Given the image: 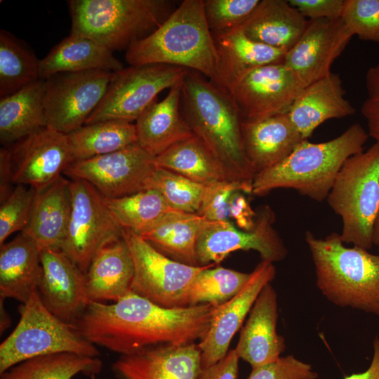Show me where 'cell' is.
<instances>
[{
  "mask_svg": "<svg viewBox=\"0 0 379 379\" xmlns=\"http://www.w3.org/2000/svg\"><path fill=\"white\" fill-rule=\"evenodd\" d=\"M217 308L209 304L165 308L130 292L112 304L90 302L73 325L93 345L127 355L200 341Z\"/></svg>",
  "mask_w": 379,
  "mask_h": 379,
  "instance_id": "obj_1",
  "label": "cell"
},
{
  "mask_svg": "<svg viewBox=\"0 0 379 379\" xmlns=\"http://www.w3.org/2000/svg\"><path fill=\"white\" fill-rule=\"evenodd\" d=\"M180 111L227 180L252 184L255 173L244 148L242 118L232 97L200 73L189 70L182 80Z\"/></svg>",
  "mask_w": 379,
  "mask_h": 379,
  "instance_id": "obj_2",
  "label": "cell"
},
{
  "mask_svg": "<svg viewBox=\"0 0 379 379\" xmlns=\"http://www.w3.org/2000/svg\"><path fill=\"white\" fill-rule=\"evenodd\" d=\"M368 138V132L357 123L328 141L304 140L284 161L255 175L251 194L263 196L275 189H292L322 201L345 161L364 150Z\"/></svg>",
  "mask_w": 379,
  "mask_h": 379,
  "instance_id": "obj_3",
  "label": "cell"
},
{
  "mask_svg": "<svg viewBox=\"0 0 379 379\" xmlns=\"http://www.w3.org/2000/svg\"><path fill=\"white\" fill-rule=\"evenodd\" d=\"M129 65L164 64L195 71L208 80L218 53L204 13V0H184L152 34L126 50Z\"/></svg>",
  "mask_w": 379,
  "mask_h": 379,
  "instance_id": "obj_4",
  "label": "cell"
},
{
  "mask_svg": "<svg viewBox=\"0 0 379 379\" xmlns=\"http://www.w3.org/2000/svg\"><path fill=\"white\" fill-rule=\"evenodd\" d=\"M305 241L322 294L338 306L379 316V255L346 247L337 232L318 238L307 231Z\"/></svg>",
  "mask_w": 379,
  "mask_h": 379,
  "instance_id": "obj_5",
  "label": "cell"
},
{
  "mask_svg": "<svg viewBox=\"0 0 379 379\" xmlns=\"http://www.w3.org/2000/svg\"><path fill=\"white\" fill-rule=\"evenodd\" d=\"M68 5L70 33L112 52L149 36L177 8L171 0H70Z\"/></svg>",
  "mask_w": 379,
  "mask_h": 379,
  "instance_id": "obj_6",
  "label": "cell"
},
{
  "mask_svg": "<svg viewBox=\"0 0 379 379\" xmlns=\"http://www.w3.org/2000/svg\"><path fill=\"white\" fill-rule=\"evenodd\" d=\"M326 200L341 218L343 242L371 249L379 213V142L345 161Z\"/></svg>",
  "mask_w": 379,
  "mask_h": 379,
  "instance_id": "obj_7",
  "label": "cell"
},
{
  "mask_svg": "<svg viewBox=\"0 0 379 379\" xmlns=\"http://www.w3.org/2000/svg\"><path fill=\"white\" fill-rule=\"evenodd\" d=\"M20 320L0 345V374L35 357L72 352L98 357L96 345L86 340L73 324L64 322L44 305L38 290L19 307Z\"/></svg>",
  "mask_w": 379,
  "mask_h": 379,
  "instance_id": "obj_8",
  "label": "cell"
},
{
  "mask_svg": "<svg viewBox=\"0 0 379 379\" xmlns=\"http://www.w3.org/2000/svg\"><path fill=\"white\" fill-rule=\"evenodd\" d=\"M189 70L169 65L147 64L129 65L114 72L101 102L85 124L110 120L135 121L159 93L180 83Z\"/></svg>",
  "mask_w": 379,
  "mask_h": 379,
  "instance_id": "obj_9",
  "label": "cell"
},
{
  "mask_svg": "<svg viewBox=\"0 0 379 379\" xmlns=\"http://www.w3.org/2000/svg\"><path fill=\"white\" fill-rule=\"evenodd\" d=\"M122 237L133 263L131 292L162 307H187L194 279L212 263L194 267L173 260L128 229Z\"/></svg>",
  "mask_w": 379,
  "mask_h": 379,
  "instance_id": "obj_10",
  "label": "cell"
},
{
  "mask_svg": "<svg viewBox=\"0 0 379 379\" xmlns=\"http://www.w3.org/2000/svg\"><path fill=\"white\" fill-rule=\"evenodd\" d=\"M72 209L60 249L86 274L100 248L122 238L105 197L88 182L70 179Z\"/></svg>",
  "mask_w": 379,
  "mask_h": 379,
  "instance_id": "obj_11",
  "label": "cell"
},
{
  "mask_svg": "<svg viewBox=\"0 0 379 379\" xmlns=\"http://www.w3.org/2000/svg\"><path fill=\"white\" fill-rule=\"evenodd\" d=\"M114 72L59 73L46 79V126L69 134L84 126L101 102Z\"/></svg>",
  "mask_w": 379,
  "mask_h": 379,
  "instance_id": "obj_12",
  "label": "cell"
},
{
  "mask_svg": "<svg viewBox=\"0 0 379 379\" xmlns=\"http://www.w3.org/2000/svg\"><path fill=\"white\" fill-rule=\"evenodd\" d=\"M155 157L138 143L121 150L72 164L64 173L91 183L107 199L148 189L157 168Z\"/></svg>",
  "mask_w": 379,
  "mask_h": 379,
  "instance_id": "obj_13",
  "label": "cell"
},
{
  "mask_svg": "<svg viewBox=\"0 0 379 379\" xmlns=\"http://www.w3.org/2000/svg\"><path fill=\"white\" fill-rule=\"evenodd\" d=\"M274 220V211L266 206L256 213L255 225L249 231L238 230L228 220L208 221L197 244L199 265L218 264L238 250H254L262 260L272 263L283 260L288 250L273 226Z\"/></svg>",
  "mask_w": 379,
  "mask_h": 379,
  "instance_id": "obj_14",
  "label": "cell"
},
{
  "mask_svg": "<svg viewBox=\"0 0 379 379\" xmlns=\"http://www.w3.org/2000/svg\"><path fill=\"white\" fill-rule=\"evenodd\" d=\"M15 185L36 191L48 186L74 163L67 134L48 126L8 147Z\"/></svg>",
  "mask_w": 379,
  "mask_h": 379,
  "instance_id": "obj_15",
  "label": "cell"
},
{
  "mask_svg": "<svg viewBox=\"0 0 379 379\" xmlns=\"http://www.w3.org/2000/svg\"><path fill=\"white\" fill-rule=\"evenodd\" d=\"M284 63L265 65L247 74L231 91L242 119L286 114L304 88Z\"/></svg>",
  "mask_w": 379,
  "mask_h": 379,
  "instance_id": "obj_16",
  "label": "cell"
},
{
  "mask_svg": "<svg viewBox=\"0 0 379 379\" xmlns=\"http://www.w3.org/2000/svg\"><path fill=\"white\" fill-rule=\"evenodd\" d=\"M353 36L341 17L309 20L284 63L305 87L331 72L333 62Z\"/></svg>",
  "mask_w": 379,
  "mask_h": 379,
  "instance_id": "obj_17",
  "label": "cell"
},
{
  "mask_svg": "<svg viewBox=\"0 0 379 379\" xmlns=\"http://www.w3.org/2000/svg\"><path fill=\"white\" fill-rule=\"evenodd\" d=\"M275 275L274 264L262 260L251 273L241 291L218 307L208 331L198 343L202 369L215 364L226 356L233 336L241 328L262 289Z\"/></svg>",
  "mask_w": 379,
  "mask_h": 379,
  "instance_id": "obj_18",
  "label": "cell"
},
{
  "mask_svg": "<svg viewBox=\"0 0 379 379\" xmlns=\"http://www.w3.org/2000/svg\"><path fill=\"white\" fill-rule=\"evenodd\" d=\"M40 255L41 302L58 319L74 324L90 302L86 274L61 249L44 250Z\"/></svg>",
  "mask_w": 379,
  "mask_h": 379,
  "instance_id": "obj_19",
  "label": "cell"
},
{
  "mask_svg": "<svg viewBox=\"0 0 379 379\" xmlns=\"http://www.w3.org/2000/svg\"><path fill=\"white\" fill-rule=\"evenodd\" d=\"M218 53L213 77L209 80L230 95L250 72L259 67L284 63L286 52L255 41L239 27L213 35Z\"/></svg>",
  "mask_w": 379,
  "mask_h": 379,
  "instance_id": "obj_20",
  "label": "cell"
},
{
  "mask_svg": "<svg viewBox=\"0 0 379 379\" xmlns=\"http://www.w3.org/2000/svg\"><path fill=\"white\" fill-rule=\"evenodd\" d=\"M112 368L124 379H199L201 351L195 343L159 345L121 355Z\"/></svg>",
  "mask_w": 379,
  "mask_h": 379,
  "instance_id": "obj_21",
  "label": "cell"
},
{
  "mask_svg": "<svg viewBox=\"0 0 379 379\" xmlns=\"http://www.w3.org/2000/svg\"><path fill=\"white\" fill-rule=\"evenodd\" d=\"M278 316L277 293L269 283L255 300L234 349L252 368L278 359L286 348L277 332Z\"/></svg>",
  "mask_w": 379,
  "mask_h": 379,
  "instance_id": "obj_22",
  "label": "cell"
},
{
  "mask_svg": "<svg viewBox=\"0 0 379 379\" xmlns=\"http://www.w3.org/2000/svg\"><path fill=\"white\" fill-rule=\"evenodd\" d=\"M247 157L255 175L287 158L305 139L288 113L258 120H241Z\"/></svg>",
  "mask_w": 379,
  "mask_h": 379,
  "instance_id": "obj_23",
  "label": "cell"
},
{
  "mask_svg": "<svg viewBox=\"0 0 379 379\" xmlns=\"http://www.w3.org/2000/svg\"><path fill=\"white\" fill-rule=\"evenodd\" d=\"M355 113L345 98L339 74L331 72L304 87L293 102L288 115L305 140L324 121L340 119Z\"/></svg>",
  "mask_w": 379,
  "mask_h": 379,
  "instance_id": "obj_24",
  "label": "cell"
},
{
  "mask_svg": "<svg viewBox=\"0 0 379 379\" xmlns=\"http://www.w3.org/2000/svg\"><path fill=\"white\" fill-rule=\"evenodd\" d=\"M72 209L70 180L63 175L36 194L31 217L22 232L39 251L60 249Z\"/></svg>",
  "mask_w": 379,
  "mask_h": 379,
  "instance_id": "obj_25",
  "label": "cell"
},
{
  "mask_svg": "<svg viewBox=\"0 0 379 379\" xmlns=\"http://www.w3.org/2000/svg\"><path fill=\"white\" fill-rule=\"evenodd\" d=\"M182 84L171 88L161 101L156 100L135 121L138 144L154 157L194 135L180 111Z\"/></svg>",
  "mask_w": 379,
  "mask_h": 379,
  "instance_id": "obj_26",
  "label": "cell"
},
{
  "mask_svg": "<svg viewBox=\"0 0 379 379\" xmlns=\"http://www.w3.org/2000/svg\"><path fill=\"white\" fill-rule=\"evenodd\" d=\"M85 274L90 302H117L131 292L133 263L123 237L100 248Z\"/></svg>",
  "mask_w": 379,
  "mask_h": 379,
  "instance_id": "obj_27",
  "label": "cell"
},
{
  "mask_svg": "<svg viewBox=\"0 0 379 379\" xmlns=\"http://www.w3.org/2000/svg\"><path fill=\"white\" fill-rule=\"evenodd\" d=\"M309 20L286 0H260L239 26L251 39L288 51L305 32Z\"/></svg>",
  "mask_w": 379,
  "mask_h": 379,
  "instance_id": "obj_28",
  "label": "cell"
},
{
  "mask_svg": "<svg viewBox=\"0 0 379 379\" xmlns=\"http://www.w3.org/2000/svg\"><path fill=\"white\" fill-rule=\"evenodd\" d=\"M41 276L40 251L23 233L0 246V298L25 303Z\"/></svg>",
  "mask_w": 379,
  "mask_h": 379,
  "instance_id": "obj_29",
  "label": "cell"
},
{
  "mask_svg": "<svg viewBox=\"0 0 379 379\" xmlns=\"http://www.w3.org/2000/svg\"><path fill=\"white\" fill-rule=\"evenodd\" d=\"M123 68L112 51L88 38L70 33L41 59L39 75L46 79L59 73L117 72Z\"/></svg>",
  "mask_w": 379,
  "mask_h": 379,
  "instance_id": "obj_30",
  "label": "cell"
},
{
  "mask_svg": "<svg viewBox=\"0 0 379 379\" xmlns=\"http://www.w3.org/2000/svg\"><path fill=\"white\" fill-rule=\"evenodd\" d=\"M208 222L197 213L174 210L140 236L171 259L199 267L197 244Z\"/></svg>",
  "mask_w": 379,
  "mask_h": 379,
  "instance_id": "obj_31",
  "label": "cell"
},
{
  "mask_svg": "<svg viewBox=\"0 0 379 379\" xmlns=\"http://www.w3.org/2000/svg\"><path fill=\"white\" fill-rule=\"evenodd\" d=\"M45 79H39L0 99V141L13 143L46 127Z\"/></svg>",
  "mask_w": 379,
  "mask_h": 379,
  "instance_id": "obj_32",
  "label": "cell"
},
{
  "mask_svg": "<svg viewBox=\"0 0 379 379\" xmlns=\"http://www.w3.org/2000/svg\"><path fill=\"white\" fill-rule=\"evenodd\" d=\"M74 162L114 152L138 143L135 124L104 121L67 134Z\"/></svg>",
  "mask_w": 379,
  "mask_h": 379,
  "instance_id": "obj_33",
  "label": "cell"
},
{
  "mask_svg": "<svg viewBox=\"0 0 379 379\" xmlns=\"http://www.w3.org/2000/svg\"><path fill=\"white\" fill-rule=\"evenodd\" d=\"M102 366L98 357L59 352L21 361L1 373L0 379H72L79 373L94 378Z\"/></svg>",
  "mask_w": 379,
  "mask_h": 379,
  "instance_id": "obj_34",
  "label": "cell"
},
{
  "mask_svg": "<svg viewBox=\"0 0 379 379\" xmlns=\"http://www.w3.org/2000/svg\"><path fill=\"white\" fill-rule=\"evenodd\" d=\"M155 164L204 185L227 180L216 159L196 135L156 157Z\"/></svg>",
  "mask_w": 379,
  "mask_h": 379,
  "instance_id": "obj_35",
  "label": "cell"
},
{
  "mask_svg": "<svg viewBox=\"0 0 379 379\" xmlns=\"http://www.w3.org/2000/svg\"><path fill=\"white\" fill-rule=\"evenodd\" d=\"M40 59L22 40L0 31V98L13 94L40 79Z\"/></svg>",
  "mask_w": 379,
  "mask_h": 379,
  "instance_id": "obj_36",
  "label": "cell"
},
{
  "mask_svg": "<svg viewBox=\"0 0 379 379\" xmlns=\"http://www.w3.org/2000/svg\"><path fill=\"white\" fill-rule=\"evenodd\" d=\"M105 199L118 225L122 229L131 230L139 235L174 211L155 189L143 190L119 198Z\"/></svg>",
  "mask_w": 379,
  "mask_h": 379,
  "instance_id": "obj_37",
  "label": "cell"
},
{
  "mask_svg": "<svg viewBox=\"0 0 379 379\" xmlns=\"http://www.w3.org/2000/svg\"><path fill=\"white\" fill-rule=\"evenodd\" d=\"M201 271L194 279L188 292L187 306L209 304L219 307L235 296L246 284L251 273H244L223 267Z\"/></svg>",
  "mask_w": 379,
  "mask_h": 379,
  "instance_id": "obj_38",
  "label": "cell"
},
{
  "mask_svg": "<svg viewBox=\"0 0 379 379\" xmlns=\"http://www.w3.org/2000/svg\"><path fill=\"white\" fill-rule=\"evenodd\" d=\"M205 186L173 171L157 167L150 179L148 189L158 190L173 209L197 213Z\"/></svg>",
  "mask_w": 379,
  "mask_h": 379,
  "instance_id": "obj_39",
  "label": "cell"
},
{
  "mask_svg": "<svg viewBox=\"0 0 379 379\" xmlns=\"http://www.w3.org/2000/svg\"><path fill=\"white\" fill-rule=\"evenodd\" d=\"M36 190L24 185H16L8 196L1 202L0 246L12 234L27 226L33 208Z\"/></svg>",
  "mask_w": 379,
  "mask_h": 379,
  "instance_id": "obj_40",
  "label": "cell"
},
{
  "mask_svg": "<svg viewBox=\"0 0 379 379\" xmlns=\"http://www.w3.org/2000/svg\"><path fill=\"white\" fill-rule=\"evenodd\" d=\"M260 0H204L206 20L212 35L239 27Z\"/></svg>",
  "mask_w": 379,
  "mask_h": 379,
  "instance_id": "obj_41",
  "label": "cell"
},
{
  "mask_svg": "<svg viewBox=\"0 0 379 379\" xmlns=\"http://www.w3.org/2000/svg\"><path fill=\"white\" fill-rule=\"evenodd\" d=\"M341 18L353 35L379 43V0H345Z\"/></svg>",
  "mask_w": 379,
  "mask_h": 379,
  "instance_id": "obj_42",
  "label": "cell"
},
{
  "mask_svg": "<svg viewBox=\"0 0 379 379\" xmlns=\"http://www.w3.org/2000/svg\"><path fill=\"white\" fill-rule=\"evenodd\" d=\"M237 191L251 194L252 184L220 180L206 185L197 213L208 221L228 220L229 200Z\"/></svg>",
  "mask_w": 379,
  "mask_h": 379,
  "instance_id": "obj_43",
  "label": "cell"
},
{
  "mask_svg": "<svg viewBox=\"0 0 379 379\" xmlns=\"http://www.w3.org/2000/svg\"><path fill=\"white\" fill-rule=\"evenodd\" d=\"M318 376L310 364L288 355L253 368L248 379H317Z\"/></svg>",
  "mask_w": 379,
  "mask_h": 379,
  "instance_id": "obj_44",
  "label": "cell"
},
{
  "mask_svg": "<svg viewBox=\"0 0 379 379\" xmlns=\"http://www.w3.org/2000/svg\"><path fill=\"white\" fill-rule=\"evenodd\" d=\"M366 88L367 97L361 112L367 121L368 136L379 142V62L368 69Z\"/></svg>",
  "mask_w": 379,
  "mask_h": 379,
  "instance_id": "obj_45",
  "label": "cell"
},
{
  "mask_svg": "<svg viewBox=\"0 0 379 379\" xmlns=\"http://www.w3.org/2000/svg\"><path fill=\"white\" fill-rule=\"evenodd\" d=\"M288 2L307 19L317 20L340 18L345 0H289Z\"/></svg>",
  "mask_w": 379,
  "mask_h": 379,
  "instance_id": "obj_46",
  "label": "cell"
},
{
  "mask_svg": "<svg viewBox=\"0 0 379 379\" xmlns=\"http://www.w3.org/2000/svg\"><path fill=\"white\" fill-rule=\"evenodd\" d=\"M239 192H234L230 197L228 204L229 217L234 220L240 229L249 231L255 225L256 213Z\"/></svg>",
  "mask_w": 379,
  "mask_h": 379,
  "instance_id": "obj_47",
  "label": "cell"
},
{
  "mask_svg": "<svg viewBox=\"0 0 379 379\" xmlns=\"http://www.w3.org/2000/svg\"><path fill=\"white\" fill-rule=\"evenodd\" d=\"M239 361L235 350H231L218 363L202 369L199 379H237Z\"/></svg>",
  "mask_w": 379,
  "mask_h": 379,
  "instance_id": "obj_48",
  "label": "cell"
},
{
  "mask_svg": "<svg viewBox=\"0 0 379 379\" xmlns=\"http://www.w3.org/2000/svg\"><path fill=\"white\" fill-rule=\"evenodd\" d=\"M15 185L13 181L11 153L8 147L0 149V200L3 201L11 192Z\"/></svg>",
  "mask_w": 379,
  "mask_h": 379,
  "instance_id": "obj_49",
  "label": "cell"
},
{
  "mask_svg": "<svg viewBox=\"0 0 379 379\" xmlns=\"http://www.w3.org/2000/svg\"><path fill=\"white\" fill-rule=\"evenodd\" d=\"M373 355L368 368L364 372L347 375L344 379H379V336L373 343Z\"/></svg>",
  "mask_w": 379,
  "mask_h": 379,
  "instance_id": "obj_50",
  "label": "cell"
},
{
  "mask_svg": "<svg viewBox=\"0 0 379 379\" xmlns=\"http://www.w3.org/2000/svg\"><path fill=\"white\" fill-rule=\"evenodd\" d=\"M4 298H0V313H1V323H0V331L1 333L4 332L11 324V318L7 313L5 307H4Z\"/></svg>",
  "mask_w": 379,
  "mask_h": 379,
  "instance_id": "obj_51",
  "label": "cell"
},
{
  "mask_svg": "<svg viewBox=\"0 0 379 379\" xmlns=\"http://www.w3.org/2000/svg\"><path fill=\"white\" fill-rule=\"evenodd\" d=\"M373 244L378 246L379 244V213L378 214L373 229Z\"/></svg>",
  "mask_w": 379,
  "mask_h": 379,
  "instance_id": "obj_52",
  "label": "cell"
},
{
  "mask_svg": "<svg viewBox=\"0 0 379 379\" xmlns=\"http://www.w3.org/2000/svg\"><path fill=\"white\" fill-rule=\"evenodd\" d=\"M378 250H379V244H378Z\"/></svg>",
  "mask_w": 379,
  "mask_h": 379,
  "instance_id": "obj_53",
  "label": "cell"
}]
</instances>
